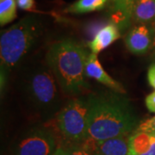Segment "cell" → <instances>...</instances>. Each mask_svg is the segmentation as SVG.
Here are the masks:
<instances>
[{
  "mask_svg": "<svg viewBox=\"0 0 155 155\" xmlns=\"http://www.w3.org/2000/svg\"><path fill=\"white\" fill-rule=\"evenodd\" d=\"M146 106L150 112L155 113V90L146 97Z\"/></svg>",
  "mask_w": 155,
  "mask_h": 155,
  "instance_id": "ac0fdd59",
  "label": "cell"
},
{
  "mask_svg": "<svg viewBox=\"0 0 155 155\" xmlns=\"http://www.w3.org/2000/svg\"><path fill=\"white\" fill-rule=\"evenodd\" d=\"M53 155H67V154L66 150L64 149V148H62V147H60V148H57V149H56V151L54 153V154Z\"/></svg>",
  "mask_w": 155,
  "mask_h": 155,
  "instance_id": "44dd1931",
  "label": "cell"
},
{
  "mask_svg": "<svg viewBox=\"0 0 155 155\" xmlns=\"http://www.w3.org/2000/svg\"><path fill=\"white\" fill-rule=\"evenodd\" d=\"M155 20V0H134L131 21L137 24L151 25Z\"/></svg>",
  "mask_w": 155,
  "mask_h": 155,
  "instance_id": "7c38bea8",
  "label": "cell"
},
{
  "mask_svg": "<svg viewBox=\"0 0 155 155\" xmlns=\"http://www.w3.org/2000/svg\"><path fill=\"white\" fill-rule=\"evenodd\" d=\"M138 130L147 132V133L154 134L155 133V116L147 119L146 121L142 122L139 127H137Z\"/></svg>",
  "mask_w": 155,
  "mask_h": 155,
  "instance_id": "2e32d148",
  "label": "cell"
},
{
  "mask_svg": "<svg viewBox=\"0 0 155 155\" xmlns=\"http://www.w3.org/2000/svg\"><path fill=\"white\" fill-rule=\"evenodd\" d=\"M89 54L72 39H63L51 45L46 54L47 64L65 93L78 95L89 87L85 74Z\"/></svg>",
  "mask_w": 155,
  "mask_h": 155,
  "instance_id": "7a4b0ae2",
  "label": "cell"
},
{
  "mask_svg": "<svg viewBox=\"0 0 155 155\" xmlns=\"http://www.w3.org/2000/svg\"><path fill=\"white\" fill-rule=\"evenodd\" d=\"M151 26V28H152V31H153V48H153L155 49V20L153 21V22L150 25Z\"/></svg>",
  "mask_w": 155,
  "mask_h": 155,
  "instance_id": "ffe728a7",
  "label": "cell"
},
{
  "mask_svg": "<svg viewBox=\"0 0 155 155\" xmlns=\"http://www.w3.org/2000/svg\"><path fill=\"white\" fill-rule=\"evenodd\" d=\"M154 50H155V49H154ZM154 54H155V53H154Z\"/></svg>",
  "mask_w": 155,
  "mask_h": 155,
  "instance_id": "cb8c5ba5",
  "label": "cell"
},
{
  "mask_svg": "<svg viewBox=\"0 0 155 155\" xmlns=\"http://www.w3.org/2000/svg\"><path fill=\"white\" fill-rule=\"evenodd\" d=\"M127 48L132 54H144L153 48V31L150 25L137 24L131 28L124 39Z\"/></svg>",
  "mask_w": 155,
  "mask_h": 155,
  "instance_id": "52a82bcc",
  "label": "cell"
},
{
  "mask_svg": "<svg viewBox=\"0 0 155 155\" xmlns=\"http://www.w3.org/2000/svg\"><path fill=\"white\" fill-rule=\"evenodd\" d=\"M129 155H155V135L134 130L128 137Z\"/></svg>",
  "mask_w": 155,
  "mask_h": 155,
  "instance_id": "30bf717a",
  "label": "cell"
},
{
  "mask_svg": "<svg viewBox=\"0 0 155 155\" xmlns=\"http://www.w3.org/2000/svg\"><path fill=\"white\" fill-rule=\"evenodd\" d=\"M17 0H0V24L4 26L17 17Z\"/></svg>",
  "mask_w": 155,
  "mask_h": 155,
  "instance_id": "5bb4252c",
  "label": "cell"
},
{
  "mask_svg": "<svg viewBox=\"0 0 155 155\" xmlns=\"http://www.w3.org/2000/svg\"><path fill=\"white\" fill-rule=\"evenodd\" d=\"M85 74L89 78H92L98 81L99 83L104 84L108 88L112 90L113 91L119 92L124 94L126 91L122 86V84L115 80L104 71L100 61H98L97 54L91 53L89 54L85 65Z\"/></svg>",
  "mask_w": 155,
  "mask_h": 155,
  "instance_id": "9c48e42d",
  "label": "cell"
},
{
  "mask_svg": "<svg viewBox=\"0 0 155 155\" xmlns=\"http://www.w3.org/2000/svg\"><path fill=\"white\" fill-rule=\"evenodd\" d=\"M54 133L44 127H36L24 134L14 148L15 155H53L56 151Z\"/></svg>",
  "mask_w": 155,
  "mask_h": 155,
  "instance_id": "8992f818",
  "label": "cell"
},
{
  "mask_svg": "<svg viewBox=\"0 0 155 155\" xmlns=\"http://www.w3.org/2000/svg\"><path fill=\"white\" fill-rule=\"evenodd\" d=\"M89 110L87 99L73 98L59 112L57 125L67 141L81 144L88 139Z\"/></svg>",
  "mask_w": 155,
  "mask_h": 155,
  "instance_id": "5b68a950",
  "label": "cell"
},
{
  "mask_svg": "<svg viewBox=\"0 0 155 155\" xmlns=\"http://www.w3.org/2000/svg\"><path fill=\"white\" fill-rule=\"evenodd\" d=\"M58 84L50 69L38 68L26 78L24 91L35 109L44 113H53L60 104Z\"/></svg>",
  "mask_w": 155,
  "mask_h": 155,
  "instance_id": "277c9868",
  "label": "cell"
},
{
  "mask_svg": "<svg viewBox=\"0 0 155 155\" xmlns=\"http://www.w3.org/2000/svg\"><path fill=\"white\" fill-rule=\"evenodd\" d=\"M147 80L149 84L155 90V63L152 64L147 71Z\"/></svg>",
  "mask_w": 155,
  "mask_h": 155,
  "instance_id": "d6986e66",
  "label": "cell"
},
{
  "mask_svg": "<svg viewBox=\"0 0 155 155\" xmlns=\"http://www.w3.org/2000/svg\"><path fill=\"white\" fill-rule=\"evenodd\" d=\"M120 37V28L114 22H110L103 26L99 31L97 32L93 39L88 43V46L91 53L97 54Z\"/></svg>",
  "mask_w": 155,
  "mask_h": 155,
  "instance_id": "8fae6325",
  "label": "cell"
},
{
  "mask_svg": "<svg viewBox=\"0 0 155 155\" xmlns=\"http://www.w3.org/2000/svg\"><path fill=\"white\" fill-rule=\"evenodd\" d=\"M17 6L24 11H33L35 8V0H17Z\"/></svg>",
  "mask_w": 155,
  "mask_h": 155,
  "instance_id": "e0dca14e",
  "label": "cell"
},
{
  "mask_svg": "<svg viewBox=\"0 0 155 155\" xmlns=\"http://www.w3.org/2000/svg\"><path fill=\"white\" fill-rule=\"evenodd\" d=\"M154 134V135H155V133H154V134Z\"/></svg>",
  "mask_w": 155,
  "mask_h": 155,
  "instance_id": "603a6c76",
  "label": "cell"
},
{
  "mask_svg": "<svg viewBox=\"0 0 155 155\" xmlns=\"http://www.w3.org/2000/svg\"><path fill=\"white\" fill-rule=\"evenodd\" d=\"M67 155H93L92 151L86 145L72 144L65 148Z\"/></svg>",
  "mask_w": 155,
  "mask_h": 155,
  "instance_id": "9a60e30c",
  "label": "cell"
},
{
  "mask_svg": "<svg viewBox=\"0 0 155 155\" xmlns=\"http://www.w3.org/2000/svg\"><path fill=\"white\" fill-rule=\"evenodd\" d=\"M88 138L97 141L127 136L138 119L126 97L116 91L90 95Z\"/></svg>",
  "mask_w": 155,
  "mask_h": 155,
  "instance_id": "6da1fadb",
  "label": "cell"
},
{
  "mask_svg": "<svg viewBox=\"0 0 155 155\" xmlns=\"http://www.w3.org/2000/svg\"><path fill=\"white\" fill-rule=\"evenodd\" d=\"M112 1H113V2H116V0H112Z\"/></svg>",
  "mask_w": 155,
  "mask_h": 155,
  "instance_id": "7402d4cb",
  "label": "cell"
},
{
  "mask_svg": "<svg viewBox=\"0 0 155 155\" xmlns=\"http://www.w3.org/2000/svg\"><path fill=\"white\" fill-rule=\"evenodd\" d=\"M109 0H77L66 9V12L72 14H84L103 10Z\"/></svg>",
  "mask_w": 155,
  "mask_h": 155,
  "instance_id": "4fadbf2b",
  "label": "cell"
},
{
  "mask_svg": "<svg viewBox=\"0 0 155 155\" xmlns=\"http://www.w3.org/2000/svg\"><path fill=\"white\" fill-rule=\"evenodd\" d=\"M42 23L36 16H27L11 28L2 31L0 38L1 77L17 66L38 41Z\"/></svg>",
  "mask_w": 155,
  "mask_h": 155,
  "instance_id": "3957f363",
  "label": "cell"
},
{
  "mask_svg": "<svg viewBox=\"0 0 155 155\" xmlns=\"http://www.w3.org/2000/svg\"><path fill=\"white\" fill-rule=\"evenodd\" d=\"M84 144L92 151L93 155H129L128 138L126 136L101 141L88 138Z\"/></svg>",
  "mask_w": 155,
  "mask_h": 155,
  "instance_id": "ba28073f",
  "label": "cell"
}]
</instances>
